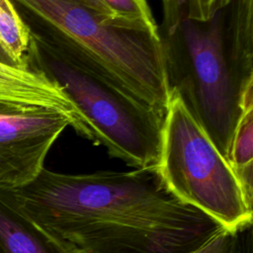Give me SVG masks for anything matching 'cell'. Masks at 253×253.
<instances>
[{"label":"cell","instance_id":"cell-1","mask_svg":"<svg viewBox=\"0 0 253 253\" xmlns=\"http://www.w3.org/2000/svg\"><path fill=\"white\" fill-rule=\"evenodd\" d=\"M22 211L75 253H192L223 226L184 203L158 168L65 174L12 190Z\"/></svg>","mask_w":253,"mask_h":253},{"label":"cell","instance_id":"cell-2","mask_svg":"<svg viewBox=\"0 0 253 253\" xmlns=\"http://www.w3.org/2000/svg\"><path fill=\"white\" fill-rule=\"evenodd\" d=\"M158 38L170 95L177 96L227 161L232 136L253 104V0H229L209 20L186 0H161Z\"/></svg>","mask_w":253,"mask_h":253},{"label":"cell","instance_id":"cell-3","mask_svg":"<svg viewBox=\"0 0 253 253\" xmlns=\"http://www.w3.org/2000/svg\"><path fill=\"white\" fill-rule=\"evenodd\" d=\"M33 35L165 115L170 91L158 33L114 18L96 0H13Z\"/></svg>","mask_w":253,"mask_h":253},{"label":"cell","instance_id":"cell-4","mask_svg":"<svg viewBox=\"0 0 253 253\" xmlns=\"http://www.w3.org/2000/svg\"><path fill=\"white\" fill-rule=\"evenodd\" d=\"M32 35L29 63L66 95L77 115L75 131L134 169L158 168L163 114L86 63Z\"/></svg>","mask_w":253,"mask_h":253},{"label":"cell","instance_id":"cell-5","mask_svg":"<svg viewBox=\"0 0 253 253\" xmlns=\"http://www.w3.org/2000/svg\"><path fill=\"white\" fill-rule=\"evenodd\" d=\"M158 170L175 196L224 228L235 231L252 224L253 211L228 162L175 95H170L164 116Z\"/></svg>","mask_w":253,"mask_h":253},{"label":"cell","instance_id":"cell-6","mask_svg":"<svg viewBox=\"0 0 253 253\" xmlns=\"http://www.w3.org/2000/svg\"><path fill=\"white\" fill-rule=\"evenodd\" d=\"M73 120L61 110L0 101V189L33 181L45 157Z\"/></svg>","mask_w":253,"mask_h":253},{"label":"cell","instance_id":"cell-7","mask_svg":"<svg viewBox=\"0 0 253 253\" xmlns=\"http://www.w3.org/2000/svg\"><path fill=\"white\" fill-rule=\"evenodd\" d=\"M0 101L42 106L63 111L77 125L76 111L62 90L42 71L31 64L0 61Z\"/></svg>","mask_w":253,"mask_h":253},{"label":"cell","instance_id":"cell-8","mask_svg":"<svg viewBox=\"0 0 253 253\" xmlns=\"http://www.w3.org/2000/svg\"><path fill=\"white\" fill-rule=\"evenodd\" d=\"M0 253H75L47 234L19 208L12 190L0 189Z\"/></svg>","mask_w":253,"mask_h":253},{"label":"cell","instance_id":"cell-9","mask_svg":"<svg viewBox=\"0 0 253 253\" xmlns=\"http://www.w3.org/2000/svg\"><path fill=\"white\" fill-rule=\"evenodd\" d=\"M227 162L239 185L246 206L253 211V104L245 109L237 123Z\"/></svg>","mask_w":253,"mask_h":253},{"label":"cell","instance_id":"cell-10","mask_svg":"<svg viewBox=\"0 0 253 253\" xmlns=\"http://www.w3.org/2000/svg\"><path fill=\"white\" fill-rule=\"evenodd\" d=\"M32 35L13 0H0V48L16 65H29Z\"/></svg>","mask_w":253,"mask_h":253},{"label":"cell","instance_id":"cell-11","mask_svg":"<svg viewBox=\"0 0 253 253\" xmlns=\"http://www.w3.org/2000/svg\"><path fill=\"white\" fill-rule=\"evenodd\" d=\"M114 18L130 25L158 33L146 0H96Z\"/></svg>","mask_w":253,"mask_h":253},{"label":"cell","instance_id":"cell-12","mask_svg":"<svg viewBox=\"0 0 253 253\" xmlns=\"http://www.w3.org/2000/svg\"><path fill=\"white\" fill-rule=\"evenodd\" d=\"M237 239V230L222 227L192 253H233Z\"/></svg>","mask_w":253,"mask_h":253},{"label":"cell","instance_id":"cell-13","mask_svg":"<svg viewBox=\"0 0 253 253\" xmlns=\"http://www.w3.org/2000/svg\"><path fill=\"white\" fill-rule=\"evenodd\" d=\"M229 0H186L188 15L195 20H209Z\"/></svg>","mask_w":253,"mask_h":253},{"label":"cell","instance_id":"cell-14","mask_svg":"<svg viewBox=\"0 0 253 253\" xmlns=\"http://www.w3.org/2000/svg\"><path fill=\"white\" fill-rule=\"evenodd\" d=\"M233 253H253L252 224L237 230V239Z\"/></svg>","mask_w":253,"mask_h":253},{"label":"cell","instance_id":"cell-15","mask_svg":"<svg viewBox=\"0 0 253 253\" xmlns=\"http://www.w3.org/2000/svg\"><path fill=\"white\" fill-rule=\"evenodd\" d=\"M0 61H2V62H5V63H8V64H14L10 59H9V57L7 56V54L0 48ZM14 65H16V64H14Z\"/></svg>","mask_w":253,"mask_h":253}]
</instances>
